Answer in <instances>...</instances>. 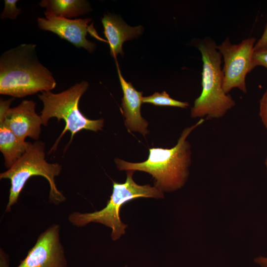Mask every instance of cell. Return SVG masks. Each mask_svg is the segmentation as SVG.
<instances>
[{
    "label": "cell",
    "mask_w": 267,
    "mask_h": 267,
    "mask_svg": "<svg viewBox=\"0 0 267 267\" xmlns=\"http://www.w3.org/2000/svg\"><path fill=\"white\" fill-rule=\"evenodd\" d=\"M60 226L53 224L38 236L34 246L17 267H67L63 246L60 241ZM0 267H8L0 253Z\"/></svg>",
    "instance_id": "8"
},
{
    "label": "cell",
    "mask_w": 267,
    "mask_h": 267,
    "mask_svg": "<svg viewBox=\"0 0 267 267\" xmlns=\"http://www.w3.org/2000/svg\"><path fill=\"white\" fill-rule=\"evenodd\" d=\"M134 171H128L126 181L120 183L113 181L112 192L106 206L92 213H81L75 212L70 214L68 220L73 225L82 227L93 222L103 224L112 229L111 237L113 240L119 239L125 233L127 225L120 219V210L125 204L138 198H161L163 192L149 184L140 185L133 178Z\"/></svg>",
    "instance_id": "6"
},
{
    "label": "cell",
    "mask_w": 267,
    "mask_h": 267,
    "mask_svg": "<svg viewBox=\"0 0 267 267\" xmlns=\"http://www.w3.org/2000/svg\"><path fill=\"white\" fill-rule=\"evenodd\" d=\"M254 261L261 267H267V258L266 257H259L255 258Z\"/></svg>",
    "instance_id": "20"
},
{
    "label": "cell",
    "mask_w": 267,
    "mask_h": 267,
    "mask_svg": "<svg viewBox=\"0 0 267 267\" xmlns=\"http://www.w3.org/2000/svg\"><path fill=\"white\" fill-rule=\"evenodd\" d=\"M142 103H149L155 106H165L187 108L189 104L187 102H182L171 98L165 91L161 93L155 92L154 94L142 99Z\"/></svg>",
    "instance_id": "15"
},
{
    "label": "cell",
    "mask_w": 267,
    "mask_h": 267,
    "mask_svg": "<svg viewBox=\"0 0 267 267\" xmlns=\"http://www.w3.org/2000/svg\"><path fill=\"white\" fill-rule=\"evenodd\" d=\"M266 49H267V22L262 36L256 42L254 46V51Z\"/></svg>",
    "instance_id": "19"
},
{
    "label": "cell",
    "mask_w": 267,
    "mask_h": 267,
    "mask_svg": "<svg viewBox=\"0 0 267 267\" xmlns=\"http://www.w3.org/2000/svg\"><path fill=\"white\" fill-rule=\"evenodd\" d=\"M256 42L255 38L250 37L238 44H232L227 37L217 46L223 59L222 88L226 94L234 88L247 93L246 77L253 70L252 62Z\"/></svg>",
    "instance_id": "7"
},
{
    "label": "cell",
    "mask_w": 267,
    "mask_h": 267,
    "mask_svg": "<svg viewBox=\"0 0 267 267\" xmlns=\"http://www.w3.org/2000/svg\"><path fill=\"white\" fill-rule=\"evenodd\" d=\"M258 66H263L267 69V49L254 51L252 68L254 69Z\"/></svg>",
    "instance_id": "17"
},
{
    "label": "cell",
    "mask_w": 267,
    "mask_h": 267,
    "mask_svg": "<svg viewBox=\"0 0 267 267\" xmlns=\"http://www.w3.org/2000/svg\"><path fill=\"white\" fill-rule=\"evenodd\" d=\"M62 166L58 163H49L45 160V144L36 141L25 153L6 171L0 173V179H9L10 187L5 212H10L11 207L17 203L19 195L28 179L34 176H41L47 180L50 187L49 201L59 205L66 198L56 185L55 178L60 175Z\"/></svg>",
    "instance_id": "4"
},
{
    "label": "cell",
    "mask_w": 267,
    "mask_h": 267,
    "mask_svg": "<svg viewBox=\"0 0 267 267\" xmlns=\"http://www.w3.org/2000/svg\"><path fill=\"white\" fill-rule=\"evenodd\" d=\"M13 99H0V118L19 138L25 140L29 137L37 140L43 122L40 115L36 112V102L24 100L18 105L10 108Z\"/></svg>",
    "instance_id": "9"
},
{
    "label": "cell",
    "mask_w": 267,
    "mask_h": 267,
    "mask_svg": "<svg viewBox=\"0 0 267 267\" xmlns=\"http://www.w3.org/2000/svg\"><path fill=\"white\" fill-rule=\"evenodd\" d=\"M31 144L17 136L0 118V150L7 169L25 153Z\"/></svg>",
    "instance_id": "13"
},
{
    "label": "cell",
    "mask_w": 267,
    "mask_h": 267,
    "mask_svg": "<svg viewBox=\"0 0 267 267\" xmlns=\"http://www.w3.org/2000/svg\"><path fill=\"white\" fill-rule=\"evenodd\" d=\"M265 166H266L267 171V155L266 158L265 159Z\"/></svg>",
    "instance_id": "21"
},
{
    "label": "cell",
    "mask_w": 267,
    "mask_h": 267,
    "mask_svg": "<svg viewBox=\"0 0 267 267\" xmlns=\"http://www.w3.org/2000/svg\"><path fill=\"white\" fill-rule=\"evenodd\" d=\"M39 5L45 9L44 15L46 17L72 19L90 10L89 3L84 0H42Z\"/></svg>",
    "instance_id": "14"
},
{
    "label": "cell",
    "mask_w": 267,
    "mask_h": 267,
    "mask_svg": "<svg viewBox=\"0 0 267 267\" xmlns=\"http://www.w3.org/2000/svg\"><path fill=\"white\" fill-rule=\"evenodd\" d=\"M88 87V83L84 81L59 93L49 91L42 92L38 95L44 105L40 115L43 125L47 126L49 119L52 118H57L58 122L62 120L65 124L63 131L50 152L56 149L60 139L67 131L71 134L70 144L75 134L81 131L85 130L96 132L102 130L104 126L103 119H89L79 110L80 99Z\"/></svg>",
    "instance_id": "5"
},
{
    "label": "cell",
    "mask_w": 267,
    "mask_h": 267,
    "mask_svg": "<svg viewBox=\"0 0 267 267\" xmlns=\"http://www.w3.org/2000/svg\"><path fill=\"white\" fill-rule=\"evenodd\" d=\"M215 41L205 38L197 45L203 62L202 91L191 109L193 118L220 119L235 105L232 97L223 90L222 56Z\"/></svg>",
    "instance_id": "3"
},
{
    "label": "cell",
    "mask_w": 267,
    "mask_h": 267,
    "mask_svg": "<svg viewBox=\"0 0 267 267\" xmlns=\"http://www.w3.org/2000/svg\"><path fill=\"white\" fill-rule=\"evenodd\" d=\"M101 22L104 36L109 44L110 55L115 58L119 54H124L122 45L124 42L136 38L143 32L141 26H130L111 14H104Z\"/></svg>",
    "instance_id": "12"
},
{
    "label": "cell",
    "mask_w": 267,
    "mask_h": 267,
    "mask_svg": "<svg viewBox=\"0 0 267 267\" xmlns=\"http://www.w3.org/2000/svg\"><path fill=\"white\" fill-rule=\"evenodd\" d=\"M204 121L205 119H200L195 124L185 128L173 147L149 148L147 159L139 163L129 162L116 158L115 162L117 167L121 171L149 173L154 179V186L163 192L180 188L187 180L191 164V146L187 138Z\"/></svg>",
    "instance_id": "2"
},
{
    "label": "cell",
    "mask_w": 267,
    "mask_h": 267,
    "mask_svg": "<svg viewBox=\"0 0 267 267\" xmlns=\"http://www.w3.org/2000/svg\"><path fill=\"white\" fill-rule=\"evenodd\" d=\"M36 49V44H23L1 54L0 94L22 98L55 88L52 73L40 62Z\"/></svg>",
    "instance_id": "1"
},
{
    "label": "cell",
    "mask_w": 267,
    "mask_h": 267,
    "mask_svg": "<svg viewBox=\"0 0 267 267\" xmlns=\"http://www.w3.org/2000/svg\"><path fill=\"white\" fill-rule=\"evenodd\" d=\"M117 69L124 94L121 106L125 125L129 131L137 132L145 136L149 131L147 129L148 123L142 118L140 112L142 92L137 91L131 83L124 79L118 66Z\"/></svg>",
    "instance_id": "11"
},
{
    "label": "cell",
    "mask_w": 267,
    "mask_h": 267,
    "mask_svg": "<svg viewBox=\"0 0 267 267\" xmlns=\"http://www.w3.org/2000/svg\"><path fill=\"white\" fill-rule=\"evenodd\" d=\"M259 116L263 125L267 130V89L260 101Z\"/></svg>",
    "instance_id": "18"
},
{
    "label": "cell",
    "mask_w": 267,
    "mask_h": 267,
    "mask_svg": "<svg viewBox=\"0 0 267 267\" xmlns=\"http://www.w3.org/2000/svg\"><path fill=\"white\" fill-rule=\"evenodd\" d=\"M17 0H5L4 7L1 13L0 18L2 19H15L21 12V9L17 7L16 4Z\"/></svg>",
    "instance_id": "16"
},
{
    "label": "cell",
    "mask_w": 267,
    "mask_h": 267,
    "mask_svg": "<svg viewBox=\"0 0 267 267\" xmlns=\"http://www.w3.org/2000/svg\"><path fill=\"white\" fill-rule=\"evenodd\" d=\"M89 18L67 19L57 17H45L37 18L39 28L56 34L76 47H83L89 52L95 48V44L87 39L89 31Z\"/></svg>",
    "instance_id": "10"
}]
</instances>
